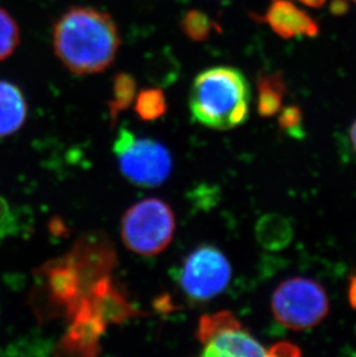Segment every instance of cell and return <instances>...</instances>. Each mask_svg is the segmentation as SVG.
Instances as JSON below:
<instances>
[{
    "label": "cell",
    "mask_w": 356,
    "mask_h": 357,
    "mask_svg": "<svg viewBox=\"0 0 356 357\" xmlns=\"http://www.w3.org/2000/svg\"><path fill=\"white\" fill-rule=\"evenodd\" d=\"M197 339L202 344V356H267V351L242 326L230 311L204 314L199 320Z\"/></svg>",
    "instance_id": "8"
},
{
    "label": "cell",
    "mask_w": 356,
    "mask_h": 357,
    "mask_svg": "<svg viewBox=\"0 0 356 357\" xmlns=\"http://www.w3.org/2000/svg\"><path fill=\"white\" fill-rule=\"evenodd\" d=\"M259 244L269 251H280L289 245L294 230L289 220L280 214H267L259 219L255 226Z\"/></svg>",
    "instance_id": "14"
},
{
    "label": "cell",
    "mask_w": 356,
    "mask_h": 357,
    "mask_svg": "<svg viewBox=\"0 0 356 357\" xmlns=\"http://www.w3.org/2000/svg\"><path fill=\"white\" fill-rule=\"evenodd\" d=\"M280 128L295 138H302V112L295 105L285 107L279 116Z\"/></svg>",
    "instance_id": "20"
},
{
    "label": "cell",
    "mask_w": 356,
    "mask_h": 357,
    "mask_svg": "<svg viewBox=\"0 0 356 357\" xmlns=\"http://www.w3.org/2000/svg\"><path fill=\"white\" fill-rule=\"evenodd\" d=\"M348 301H350V307L356 310V274H353L350 279Z\"/></svg>",
    "instance_id": "22"
},
{
    "label": "cell",
    "mask_w": 356,
    "mask_h": 357,
    "mask_svg": "<svg viewBox=\"0 0 356 357\" xmlns=\"http://www.w3.org/2000/svg\"><path fill=\"white\" fill-rule=\"evenodd\" d=\"M296 1H299V3L310 7V8H320L324 6L326 0H296Z\"/></svg>",
    "instance_id": "23"
},
{
    "label": "cell",
    "mask_w": 356,
    "mask_h": 357,
    "mask_svg": "<svg viewBox=\"0 0 356 357\" xmlns=\"http://www.w3.org/2000/svg\"><path fill=\"white\" fill-rule=\"evenodd\" d=\"M232 267L222 251L212 245L193 250L178 271V284L188 300L207 302L227 288Z\"/></svg>",
    "instance_id": "7"
},
{
    "label": "cell",
    "mask_w": 356,
    "mask_h": 357,
    "mask_svg": "<svg viewBox=\"0 0 356 357\" xmlns=\"http://www.w3.org/2000/svg\"><path fill=\"white\" fill-rule=\"evenodd\" d=\"M273 316L292 331L313 328L327 316L329 298L320 283L308 278H292L276 287L272 296Z\"/></svg>",
    "instance_id": "6"
},
{
    "label": "cell",
    "mask_w": 356,
    "mask_h": 357,
    "mask_svg": "<svg viewBox=\"0 0 356 357\" xmlns=\"http://www.w3.org/2000/svg\"><path fill=\"white\" fill-rule=\"evenodd\" d=\"M137 82L128 73L121 72L114 75L112 82V98L107 103L111 125H114L121 112L130 108L135 98Z\"/></svg>",
    "instance_id": "16"
},
{
    "label": "cell",
    "mask_w": 356,
    "mask_h": 357,
    "mask_svg": "<svg viewBox=\"0 0 356 357\" xmlns=\"http://www.w3.org/2000/svg\"><path fill=\"white\" fill-rule=\"evenodd\" d=\"M350 142H352V145H353L354 149H355L356 152V121H354L353 125H352V128H350Z\"/></svg>",
    "instance_id": "24"
},
{
    "label": "cell",
    "mask_w": 356,
    "mask_h": 357,
    "mask_svg": "<svg viewBox=\"0 0 356 357\" xmlns=\"http://www.w3.org/2000/svg\"><path fill=\"white\" fill-rule=\"evenodd\" d=\"M26 96L17 84L0 80V139L17 133L27 119Z\"/></svg>",
    "instance_id": "13"
},
{
    "label": "cell",
    "mask_w": 356,
    "mask_h": 357,
    "mask_svg": "<svg viewBox=\"0 0 356 357\" xmlns=\"http://www.w3.org/2000/svg\"><path fill=\"white\" fill-rule=\"evenodd\" d=\"M176 220L172 207L161 199L148 198L137 202L121 219V239L132 252L156 256L174 238Z\"/></svg>",
    "instance_id": "4"
},
{
    "label": "cell",
    "mask_w": 356,
    "mask_h": 357,
    "mask_svg": "<svg viewBox=\"0 0 356 357\" xmlns=\"http://www.w3.org/2000/svg\"><path fill=\"white\" fill-rule=\"evenodd\" d=\"M179 28L193 42H205L218 29V24L202 10H190L181 17Z\"/></svg>",
    "instance_id": "17"
},
{
    "label": "cell",
    "mask_w": 356,
    "mask_h": 357,
    "mask_svg": "<svg viewBox=\"0 0 356 357\" xmlns=\"http://www.w3.org/2000/svg\"><path fill=\"white\" fill-rule=\"evenodd\" d=\"M95 312L105 324H123L133 318L140 317L142 312L133 307L124 294L114 287L110 277L95 283L87 296Z\"/></svg>",
    "instance_id": "12"
},
{
    "label": "cell",
    "mask_w": 356,
    "mask_h": 357,
    "mask_svg": "<svg viewBox=\"0 0 356 357\" xmlns=\"http://www.w3.org/2000/svg\"><path fill=\"white\" fill-rule=\"evenodd\" d=\"M257 112L266 119L276 115L281 110L287 86L281 72L260 73L257 80Z\"/></svg>",
    "instance_id": "15"
},
{
    "label": "cell",
    "mask_w": 356,
    "mask_h": 357,
    "mask_svg": "<svg viewBox=\"0 0 356 357\" xmlns=\"http://www.w3.org/2000/svg\"><path fill=\"white\" fill-rule=\"evenodd\" d=\"M121 43L110 14L93 7H71L54 24V54L75 75L105 72L117 57Z\"/></svg>",
    "instance_id": "1"
},
{
    "label": "cell",
    "mask_w": 356,
    "mask_h": 357,
    "mask_svg": "<svg viewBox=\"0 0 356 357\" xmlns=\"http://www.w3.org/2000/svg\"><path fill=\"white\" fill-rule=\"evenodd\" d=\"M66 257L80 275L86 297L95 283L109 277L117 264V257L110 239L101 231L88 233L77 239Z\"/></svg>",
    "instance_id": "9"
},
{
    "label": "cell",
    "mask_w": 356,
    "mask_h": 357,
    "mask_svg": "<svg viewBox=\"0 0 356 357\" xmlns=\"http://www.w3.org/2000/svg\"><path fill=\"white\" fill-rule=\"evenodd\" d=\"M68 320L70 326L58 344V353L82 357L100 354V340L107 330V324L95 312L87 297L81 301L73 316Z\"/></svg>",
    "instance_id": "10"
},
{
    "label": "cell",
    "mask_w": 356,
    "mask_h": 357,
    "mask_svg": "<svg viewBox=\"0 0 356 357\" xmlns=\"http://www.w3.org/2000/svg\"><path fill=\"white\" fill-rule=\"evenodd\" d=\"M114 155L125 178L142 188H156L168 179L172 159L168 149L151 138H139L121 128L114 142Z\"/></svg>",
    "instance_id": "5"
},
{
    "label": "cell",
    "mask_w": 356,
    "mask_h": 357,
    "mask_svg": "<svg viewBox=\"0 0 356 357\" xmlns=\"http://www.w3.org/2000/svg\"><path fill=\"white\" fill-rule=\"evenodd\" d=\"M20 44V29L17 21L14 20L3 7H0V61L10 58Z\"/></svg>",
    "instance_id": "19"
},
{
    "label": "cell",
    "mask_w": 356,
    "mask_h": 357,
    "mask_svg": "<svg viewBox=\"0 0 356 357\" xmlns=\"http://www.w3.org/2000/svg\"><path fill=\"white\" fill-rule=\"evenodd\" d=\"M252 17L269 24L273 33L285 40L316 38L320 34V26L316 21L289 0H271L265 13L252 14Z\"/></svg>",
    "instance_id": "11"
},
{
    "label": "cell",
    "mask_w": 356,
    "mask_h": 357,
    "mask_svg": "<svg viewBox=\"0 0 356 357\" xmlns=\"http://www.w3.org/2000/svg\"><path fill=\"white\" fill-rule=\"evenodd\" d=\"M251 89L246 75L232 66L200 72L192 82L188 105L199 124L225 131L249 119Z\"/></svg>",
    "instance_id": "2"
},
{
    "label": "cell",
    "mask_w": 356,
    "mask_h": 357,
    "mask_svg": "<svg viewBox=\"0 0 356 357\" xmlns=\"http://www.w3.org/2000/svg\"><path fill=\"white\" fill-rule=\"evenodd\" d=\"M168 109L167 98L161 89L151 88L139 93L135 100V110L139 119L153 121L161 119Z\"/></svg>",
    "instance_id": "18"
},
{
    "label": "cell",
    "mask_w": 356,
    "mask_h": 357,
    "mask_svg": "<svg viewBox=\"0 0 356 357\" xmlns=\"http://www.w3.org/2000/svg\"><path fill=\"white\" fill-rule=\"evenodd\" d=\"M31 305L40 320L73 316L86 297L80 275L66 255L50 260L35 271Z\"/></svg>",
    "instance_id": "3"
},
{
    "label": "cell",
    "mask_w": 356,
    "mask_h": 357,
    "mask_svg": "<svg viewBox=\"0 0 356 357\" xmlns=\"http://www.w3.org/2000/svg\"><path fill=\"white\" fill-rule=\"evenodd\" d=\"M267 355L269 356L296 357L301 356L302 351L297 346L290 344V342H279L269 348Z\"/></svg>",
    "instance_id": "21"
},
{
    "label": "cell",
    "mask_w": 356,
    "mask_h": 357,
    "mask_svg": "<svg viewBox=\"0 0 356 357\" xmlns=\"http://www.w3.org/2000/svg\"><path fill=\"white\" fill-rule=\"evenodd\" d=\"M350 1H352V3H356V0H350Z\"/></svg>",
    "instance_id": "25"
}]
</instances>
